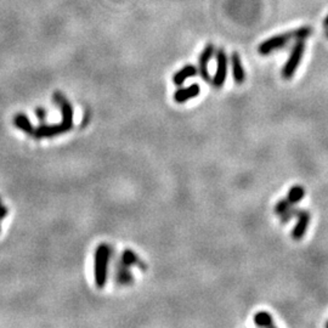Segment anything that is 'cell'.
Wrapping results in <instances>:
<instances>
[{"label": "cell", "mask_w": 328, "mask_h": 328, "mask_svg": "<svg viewBox=\"0 0 328 328\" xmlns=\"http://www.w3.org/2000/svg\"><path fill=\"white\" fill-rule=\"evenodd\" d=\"M12 122H14V125L16 126L17 129L22 130L23 133H26L27 135L33 136L35 128L33 126L30 119L25 115V113H17V115L14 117V119H12Z\"/></svg>", "instance_id": "obj_14"}, {"label": "cell", "mask_w": 328, "mask_h": 328, "mask_svg": "<svg viewBox=\"0 0 328 328\" xmlns=\"http://www.w3.org/2000/svg\"><path fill=\"white\" fill-rule=\"evenodd\" d=\"M231 69H232V77H234V81L236 84H243L246 82V71H244V67L242 64L241 56L239 53H232L231 58Z\"/></svg>", "instance_id": "obj_10"}, {"label": "cell", "mask_w": 328, "mask_h": 328, "mask_svg": "<svg viewBox=\"0 0 328 328\" xmlns=\"http://www.w3.org/2000/svg\"><path fill=\"white\" fill-rule=\"evenodd\" d=\"M119 260L123 263L124 265H126V267H129V268L139 267L143 271L147 270V265L144 264L143 260L140 259V257H139V255L136 254L133 249H124L122 255H120Z\"/></svg>", "instance_id": "obj_13"}, {"label": "cell", "mask_w": 328, "mask_h": 328, "mask_svg": "<svg viewBox=\"0 0 328 328\" xmlns=\"http://www.w3.org/2000/svg\"><path fill=\"white\" fill-rule=\"evenodd\" d=\"M215 45L208 44L200 55V60H198V73H200L201 78L205 82L210 81V74H209L208 71V63L209 61L213 59V56L215 55Z\"/></svg>", "instance_id": "obj_7"}, {"label": "cell", "mask_w": 328, "mask_h": 328, "mask_svg": "<svg viewBox=\"0 0 328 328\" xmlns=\"http://www.w3.org/2000/svg\"><path fill=\"white\" fill-rule=\"evenodd\" d=\"M254 325L258 327H276L273 317L268 311H259L253 317Z\"/></svg>", "instance_id": "obj_15"}, {"label": "cell", "mask_w": 328, "mask_h": 328, "mask_svg": "<svg viewBox=\"0 0 328 328\" xmlns=\"http://www.w3.org/2000/svg\"><path fill=\"white\" fill-rule=\"evenodd\" d=\"M300 211V209L298 208H294V207H292V208H289L287 211H285V213L282 214V215H280V220H281V224H287L291 219H293L294 216L298 215V213Z\"/></svg>", "instance_id": "obj_16"}, {"label": "cell", "mask_w": 328, "mask_h": 328, "mask_svg": "<svg viewBox=\"0 0 328 328\" xmlns=\"http://www.w3.org/2000/svg\"><path fill=\"white\" fill-rule=\"evenodd\" d=\"M112 248L107 243H101L96 247L94 255V280L97 288H103L107 283Z\"/></svg>", "instance_id": "obj_2"}, {"label": "cell", "mask_w": 328, "mask_h": 328, "mask_svg": "<svg viewBox=\"0 0 328 328\" xmlns=\"http://www.w3.org/2000/svg\"><path fill=\"white\" fill-rule=\"evenodd\" d=\"M325 326H326V328H328V321L326 322V325H325Z\"/></svg>", "instance_id": "obj_21"}, {"label": "cell", "mask_w": 328, "mask_h": 328, "mask_svg": "<svg viewBox=\"0 0 328 328\" xmlns=\"http://www.w3.org/2000/svg\"><path fill=\"white\" fill-rule=\"evenodd\" d=\"M35 117H37L38 120H40V122H44V120H45V118H46L45 108L38 107L37 110H35Z\"/></svg>", "instance_id": "obj_17"}, {"label": "cell", "mask_w": 328, "mask_h": 328, "mask_svg": "<svg viewBox=\"0 0 328 328\" xmlns=\"http://www.w3.org/2000/svg\"><path fill=\"white\" fill-rule=\"evenodd\" d=\"M0 205H1V198H0Z\"/></svg>", "instance_id": "obj_22"}, {"label": "cell", "mask_w": 328, "mask_h": 328, "mask_svg": "<svg viewBox=\"0 0 328 328\" xmlns=\"http://www.w3.org/2000/svg\"><path fill=\"white\" fill-rule=\"evenodd\" d=\"M216 56V72L214 74L213 79H211V84L216 89H220L223 88V85L225 84L226 77H227V55L224 49H218L215 51Z\"/></svg>", "instance_id": "obj_6"}, {"label": "cell", "mask_w": 328, "mask_h": 328, "mask_svg": "<svg viewBox=\"0 0 328 328\" xmlns=\"http://www.w3.org/2000/svg\"><path fill=\"white\" fill-rule=\"evenodd\" d=\"M305 197V188L300 185H294L289 188L287 196L283 200H280L273 207V213L276 215H282L289 208L294 207Z\"/></svg>", "instance_id": "obj_4"}, {"label": "cell", "mask_w": 328, "mask_h": 328, "mask_svg": "<svg viewBox=\"0 0 328 328\" xmlns=\"http://www.w3.org/2000/svg\"><path fill=\"white\" fill-rule=\"evenodd\" d=\"M73 128V120H64L62 119L61 123L55 124H41V125L35 128L33 138L35 139H46L54 138V136L62 135L63 133L72 130Z\"/></svg>", "instance_id": "obj_5"}, {"label": "cell", "mask_w": 328, "mask_h": 328, "mask_svg": "<svg viewBox=\"0 0 328 328\" xmlns=\"http://www.w3.org/2000/svg\"><path fill=\"white\" fill-rule=\"evenodd\" d=\"M324 26H325V27H326V28H328V15H327L326 17H325V20H324Z\"/></svg>", "instance_id": "obj_19"}, {"label": "cell", "mask_w": 328, "mask_h": 328, "mask_svg": "<svg viewBox=\"0 0 328 328\" xmlns=\"http://www.w3.org/2000/svg\"><path fill=\"white\" fill-rule=\"evenodd\" d=\"M325 34H326L327 39H328V28H326V32H325Z\"/></svg>", "instance_id": "obj_20"}, {"label": "cell", "mask_w": 328, "mask_h": 328, "mask_svg": "<svg viewBox=\"0 0 328 328\" xmlns=\"http://www.w3.org/2000/svg\"><path fill=\"white\" fill-rule=\"evenodd\" d=\"M311 33L312 30L309 26H303V27H299L297 28V30H291V32L277 34L275 35V37H271L263 41V43H260L259 46H258V53H259L260 55H268V54L273 53V51L285 48L289 41L294 39H306Z\"/></svg>", "instance_id": "obj_1"}, {"label": "cell", "mask_w": 328, "mask_h": 328, "mask_svg": "<svg viewBox=\"0 0 328 328\" xmlns=\"http://www.w3.org/2000/svg\"><path fill=\"white\" fill-rule=\"evenodd\" d=\"M201 94V87L198 84H191L186 88H180L173 95V99L177 103H185L195 99Z\"/></svg>", "instance_id": "obj_9"}, {"label": "cell", "mask_w": 328, "mask_h": 328, "mask_svg": "<svg viewBox=\"0 0 328 328\" xmlns=\"http://www.w3.org/2000/svg\"><path fill=\"white\" fill-rule=\"evenodd\" d=\"M304 51H305V41H304V39L297 40V43L294 44V46L292 48L287 62H286V64L282 68L283 78L285 79L293 78L294 73H296L299 64H300L301 60H303Z\"/></svg>", "instance_id": "obj_3"}, {"label": "cell", "mask_w": 328, "mask_h": 328, "mask_svg": "<svg viewBox=\"0 0 328 328\" xmlns=\"http://www.w3.org/2000/svg\"><path fill=\"white\" fill-rule=\"evenodd\" d=\"M9 214V209L5 206L0 205V220H2L4 218H6V215Z\"/></svg>", "instance_id": "obj_18"}, {"label": "cell", "mask_w": 328, "mask_h": 328, "mask_svg": "<svg viewBox=\"0 0 328 328\" xmlns=\"http://www.w3.org/2000/svg\"><path fill=\"white\" fill-rule=\"evenodd\" d=\"M297 218H298V221H297L296 226L292 230L291 234L292 239H293L294 241H299V239H301L305 236L306 231H308V227L310 225V220H311V214H310L308 210H305V209H300Z\"/></svg>", "instance_id": "obj_8"}, {"label": "cell", "mask_w": 328, "mask_h": 328, "mask_svg": "<svg viewBox=\"0 0 328 328\" xmlns=\"http://www.w3.org/2000/svg\"><path fill=\"white\" fill-rule=\"evenodd\" d=\"M197 73V67L193 66V64H186L181 69H179L177 73L173 74V83H174L175 85H178V87H180V85L184 84L185 81H187L188 78H192V77H195Z\"/></svg>", "instance_id": "obj_12"}, {"label": "cell", "mask_w": 328, "mask_h": 328, "mask_svg": "<svg viewBox=\"0 0 328 328\" xmlns=\"http://www.w3.org/2000/svg\"><path fill=\"white\" fill-rule=\"evenodd\" d=\"M0 232H1V226H0Z\"/></svg>", "instance_id": "obj_23"}, {"label": "cell", "mask_w": 328, "mask_h": 328, "mask_svg": "<svg viewBox=\"0 0 328 328\" xmlns=\"http://www.w3.org/2000/svg\"><path fill=\"white\" fill-rule=\"evenodd\" d=\"M115 281L120 286H129L134 282V276L131 273L130 268L124 265L119 259L116 264L115 270Z\"/></svg>", "instance_id": "obj_11"}]
</instances>
